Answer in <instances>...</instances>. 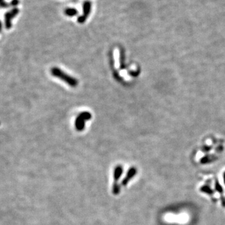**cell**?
<instances>
[{
  "mask_svg": "<svg viewBox=\"0 0 225 225\" xmlns=\"http://www.w3.org/2000/svg\"><path fill=\"white\" fill-rule=\"evenodd\" d=\"M19 13V10L16 8H13L10 11L5 13V24L7 29H10L11 28V20L15 17Z\"/></svg>",
  "mask_w": 225,
  "mask_h": 225,
  "instance_id": "4",
  "label": "cell"
},
{
  "mask_svg": "<svg viewBox=\"0 0 225 225\" xmlns=\"http://www.w3.org/2000/svg\"><path fill=\"white\" fill-rule=\"evenodd\" d=\"M65 14L68 16L73 17L78 14V11L75 8H67L65 11Z\"/></svg>",
  "mask_w": 225,
  "mask_h": 225,
  "instance_id": "7",
  "label": "cell"
},
{
  "mask_svg": "<svg viewBox=\"0 0 225 225\" xmlns=\"http://www.w3.org/2000/svg\"><path fill=\"white\" fill-rule=\"evenodd\" d=\"M91 3L90 1H86L83 4V14L78 18V22L79 23H83L86 21L90 13H91Z\"/></svg>",
  "mask_w": 225,
  "mask_h": 225,
  "instance_id": "3",
  "label": "cell"
},
{
  "mask_svg": "<svg viewBox=\"0 0 225 225\" xmlns=\"http://www.w3.org/2000/svg\"><path fill=\"white\" fill-rule=\"evenodd\" d=\"M51 73L53 76L62 80L72 88H75L78 85V81L76 79L68 75L58 68H53L51 70Z\"/></svg>",
  "mask_w": 225,
  "mask_h": 225,
  "instance_id": "1",
  "label": "cell"
},
{
  "mask_svg": "<svg viewBox=\"0 0 225 225\" xmlns=\"http://www.w3.org/2000/svg\"><path fill=\"white\" fill-rule=\"evenodd\" d=\"M136 173V169L135 168L133 167L131 169H130L128 172L127 176L126 177V178L122 181V185L126 186V185L128 183L130 180L131 179Z\"/></svg>",
  "mask_w": 225,
  "mask_h": 225,
  "instance_id": "6",
  "label": "cell"
},
{
  "mask_svg": "<svg viewBox=\"0 0 225 225\" xmlns=\"http://www.w3.org/2000/svg\"><path fill=\"white\" fill-rule=\"evenodd\" d=\"M123 173V168L121 166H117L115 169L114 172V178H115V183L113 185V190H118L120 188V186L117 184L118 180L120 178Z\"/></svg>",
  "mask_w": 225,
  "mask_h": 225,
  "instance_id": "5",
  "label": "cell"
},
{
  "mask_svg": "<svg viewBox=\"0 0 225 225\" xmlns=\"http://www.w3.org/2000/svg\"><path fill=\"white\" fill-rule=\"evenodd\" d=\"M2 23L0 21V31H2Z\"/></svg>",
  "mask_w": 225,
  "mask_h": 225,
  "instance_id": "10",
  "label": "cell"
},
{
  "mask_svg": "<svg viewBox=\"0 0 225 225\" xmlns=\"http://www.w3.org/2000/svg\"><path fill=\"white\" fill-rule=\"evenodd\" d=\"M91 114L89 112H83L80 113L76 118L75 121V128L78 131H81L85 127V123L86 121L91 118Z\"/></svg>",
  "mask_w": 225,
  "mask_h": 225,
  "instance_id": "2",
  "label": "cell"
},
{
  "mask_svg": "<svg viewBox=\"0 0 225 225\" xmlns=\"http://www.w3.org/2000/svg\"><path fill=\"white\" fill-rule=\"evenodd\" d=\"M19 3V1L18 0H12V1L10 3V5L11 6H13V7H16L18 5Z\"/></svg>",
  "mask_w": 225,
  "mask_h": 225,
  "instance_id": "9",
  "label": "cell"
},
{
  "mask_svg": "<svg viewBox=\"0 0 225 225\" xmlns=\"http://www.w3.org/2000/svg\"><path fill=\"white\" fill-rule=\"evenodd\" d=\"M10 6H11V5L5 2L4 0H0V7L1 8H8Z\"/></svg>",
  "mask_w": 225,
  "mask_h": 225,
  "instance_id": "8",
  "label": "cell"
}]
</instances>
